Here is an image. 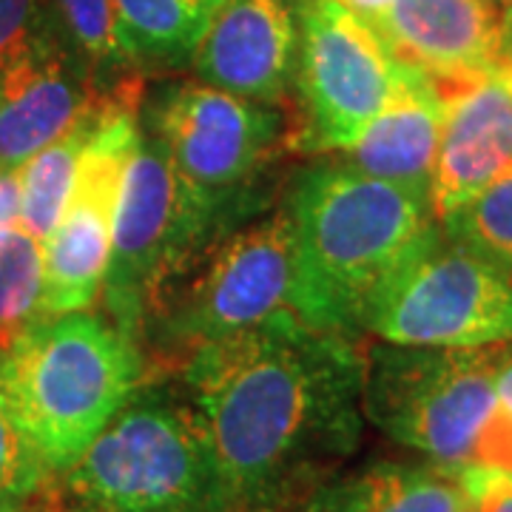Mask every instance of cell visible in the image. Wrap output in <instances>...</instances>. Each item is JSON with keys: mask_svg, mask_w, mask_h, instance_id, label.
Here are the masks:
<instances>
[{"mask_svg": "<svg viewBox=\"0 0 512 512\" xmlns=\"http://www.w3.org/2000/svg\"><path fill=\"white\" fill-rule=\"evenodd\" d=\"M339 6H345V9H350L353 15H359V18L365 20H373L379 12H382L384 6L390 3V0H336Z\"/></svg>", "mask_w": 512, "mask_h": 512, "instance_id": "28", "label": "cell"}, {"mask_svg": "<svg viewBox=\"0 0 512 512\" xmlns=\"http://www.w3.org/2000/svg\"><path fill=\"white\" fill-rule=\"evenodd\" d=\"M456 478L467 493L470 512H512V476L470 467Z\"/></svg>", "mask_w": 512, "mask_h": 512, "instance_id": "26", "label": "cell"}, {"mask_svg": "<svg viewBox=\"0 0 512 512\" xmlns=\"http://www.w3.org/2000/svg\"><path fill=\"white\" fill-rule=\"evenodd\" d=\"M436 86L444 123L430 202L441 220L512 174V63L501 60L490 72Z\"/></svg>", "mask_w": 512, "mask_h": 512, "instance_id": "12", "label": "cell"}, {"mask_svg": "<svg viewBox=\"0 0 512 512\" xmlns=\"http://www.w3.org/2000/svg\"><path fill=\"white\" fill-rule=\"evenodd\" d=\"M191 63L202 83L276 106L296 80V6L288 0H222Z\"/></svg>", "mask_w": 512, "mask_h": 512, "instance_id": "13", "label": "cell"}, {"mask_svg": "<svg viewBox=\"0 0 512 512\" xmlns=\"http://www.w3.org/2000/svg\"><path fill=\"white\" fill-rule=\"evenodd\" d=\"M439 225L444 237L512 271V174L495 180L478 197L441 217Z\"/></svg>", "mask_w": 512, "mask_h": 512, "instance_id": "21", "label": "cell"}, {"mask_svg": "<svg viewBox=\"0 0 512 512\" xmlns=\"http://www.w3.org/2000/svg\"><path fill=\"white\" fill-rule=\"evenodd\" d=\"M510 350L373 345L365 353L362 410L384 436L458 476L493 413L498 370Z\"/></svg>", "mask_w": 512, "mask_h": 512, "instance_id": "7", "label": "cell"}, {"mask_svg": "<svg viewBox=\"0 0 512 512\" xmlns=\"http://www.w3.org/2000/svg\"><path fill=\"white\" fill-rule=\"evenodd\" d=\"M504 20L487 0H390L367 23L399 60L450 83L504 60Z\"/></svg>", "mask_w": 512, "mask_h": 512, "instance_id": "15", "label": "cell"}, {"mask_svg": "<svg viewBox=\"0 0 512 512\" xmlns=\"http://www.w3.org/2000/svg\"><path fill=\"white\" fill-rule=\"evenodd\" d=\"M490 6H495V9H501V12H510L512 9V0H487Z\"/></svg>", "mask_w": 512, "mask_h": 512, "instance_id": "30", "label": "cell"}, {"mask_svg": "<svg viewBox=\"0 0 512 512\" xmlns=\"http://www.w3.org/2000/svg\"><path fill=\"white\" fill-rule=\"evenodd\" d=\"M146 384L140 348L109 319H40L0 353V402L60 476Z\"/></svg>", "mask_w": 512, "mask_h": 512, "instance_id": "3", "label": "cell"}, {"mask_svg": "<svg viewBox=\"0 0 512 512\" xmlns=\"http://www.w3.org/2000/svg\"><path fill=\"white\" fill-rule=\"evenodd\" d=\"M359 328L410 348L512 345V271L441 231L376 293Z\"/></svg>", "mask_w": 512, "mask_h": 512, "instance_id": "8", "label": "cell"}, {"mask_svg": "<svg viewBox=\"0 0 512 512\" xmlns=\"http://www.w3.org/2000/svg\"><path fill=\"white\" fill-rule=\"evenodd\" d=\"M60 476L86 512H231L194 404L146 384Z\"/></svg>", "mask_w": 512, "mask_h": 512, "instance_id": "4", "label": "cell"}, {"mask_svg": "<svg viewBox=\"0 0 512 512\" xmlns=\"http://www.w3.org/2000/svg\"><path fill=\"white\" fill-rule=\"evenodd\" d=\"M293 291V222L282 205L234 234L228 231L191 265L148 319L140 353L151 345L148 367L154 370L180 367L202 345L296 316Z\"/></svg>", "mask_w": 512, "mask_h": 512, "instance_id": "6", "label": "cell"}, {"mask_svg": "<svg viewBox=\"0 0 512 512\" xmlns=\"http://www.w3.org/2000/svg\"><path fill=\"white\" fill-rule=\"evenodd\" d=\"M55 476L0 402V512H26Z\"/></svg>", "mask_w": 512, "mask_h": 512, "instance_id": "23", "label": "cell"}, {"mask_svg": "<svg viewBox=\"0 0 512 512\" xmlns=\"http://www.w3.org/2000/svg\"><path fill=\"white\" fill-rule=\"evenodd\" d=\"M43 319V242L26 228L0 239V353Z\"/></svg>", "mask_w": 512, "mask_h": 512, "instance_id": "20", "label": "cell"}, {"mask_svg": "<svg viewBox=\"0 0 512 512\" xmlns=\"http://www.w3.org/2000/svg\"><path fill=\"white\" fill-rule=\"evenodd\" d=\"M134 60L191 57L222 0H111Z\"/></svg>", "mask_w": 512, "mask_h": 512, "instance_id": "19", "label": "cell"}, {"mask_svg": "<svg viewBox=\"0 0 512 512\" xmlns=\"http://www.w3.org/2000/svg\"><path fill=\"white\" fill-rule=\"evenodd\" d=\"M510 63H512V60H510Z\"/></svg>", "mask_w": 512, "mask_h": 512, "instance_id": "31", "label": "cell"}, {"mask_svg": "<svg viewBox=\"0 0 512 512\" xmlns=\"http://www.w3.org/2000/svg\"><path fill=\"white\" fill-rule=\"evenodd\" d=\"M285 512H470L467 493L441 467L379 461L333 473Z\"/></svg>", "mask_w": 512, "mask_h": 512, "instance_id": "17", "label": "cell"}, {"mask_svg": "<svg viewBox=\"0 0 512 512\" xmlns=\"http://www.w3.org/2000/svg\"><path fill=\"white\" fill-rule=\"evenodd\" d=\"M302 143L345 151L407 86L416 66L387 49L365 18L336 0H296Z\"/></svg>", "mask_w": 512, "mask_h": 512, "instance_id": "11", "label": "cell"}, {"mask_svg": "<svg viewBox=\"0 0 512 512\" xmlns=\"http://www.w3.org/2000/svg\"><path fill=\"white\" fill-rule=\"evenodd\" d=\"M180 183L231 217L251 214L256 180L285 148L288 120L274 103L245 100L208 83L165 89L146 117Z\"/></svg>", "mask_w": 512, "mask_h": 512, "instance_id": "9", "label": "cell"}, {"mask_svg": "<svg viewBox=\"0 0 512 512\" xmlns=\"http://www.w3.org/2000/svg\"><path fill=\"white\" fill-rule=\"evenodd\" d=\"M296 316L322 330L359 328L367 305L441 234L427 194L345 163L316 165L288 197Z\"/></svg>", "mask_w": 512, "mask_h": 512, "instance_id": "2", "label": "cell"}, {"mask_svg": "<svg viewBox=\"0 0 512 512\" xmlns=\"http://www.w3.org/2000/svg\"><path fill=\"white\" fill-rule=\"evenodd\" d=\"M231 512H285L362 441L365 353L345 330L282 316L180 365Z\"/></svg>", "mask_w": 512, "mask_h": 512, "instance_id": "1", "label": "cell"}, {"mask_svg": "<svg viewBox=\"0 0 512 512\" xmlns=\"http://www.w3.org/2000/svg\"><path fill=\"white\" fill-rule=\"evenodd\" d=\"M444 97L430 74L413 72L393 103L342 151V163L373 180L402 185L430 197L439 154Z\"/></svg>", "mask_w": 512, "mask_h": 512, "instance_id": "16", "label": "cell"}, {"mask_svg": "<svg viewBox=\"0 0 512 512\" xmlns=\"http://www.w3.org/2000/svg\"><path fill=\"white\" fill-rule=\"evenodd\" d=\"M470 467L495 470V473L512 476V350L510 356H507V362L498 370L493 413H490V419H487L481 436H478L476 453H473Z\"/></svg>", "mask_w": 512, "mask_h": 512, "instance_id": "24", "label": "cell"}, {"mask_svg": "<svg viewBox=\"0 0 512 512\" xmlns=\"http://www.w3.org/2000/svg\"><path fill=\"white\" fill-rule=\"evenodd\" d=\"M231 222V214L194 197L180 183L163 146L143 131L120 188L103 279L111 325L140 348L160 302L228 234Z\"/></svg>", "mask_w": 512, "mask_h": 512, "instance_id": "5", "label": "cell"}, {"mask_svg": "<svg viewBox=\"0 0 512 512\" xmlns=\"http://www.w3.org/2000/svg\"><path fill=\"white\" fill-rule=\"evenodd\" d=\"M140 80L123 77L100 97L72 197L43 242V319L89 311L103 291L123 177L140 143Z\"/></svg>", "mask_w": 512, "mask_h": 512, "instance_id": "10", "label": "cell"}, {"mask_svg": "<svg viewBox=\"0 0 512 512\" xmlns=\"http://www.w3.org/2000/svg\"><path fill=\"white\" fill-rule=\"evenodd\" d=\"M20 225V171L0 168V239Z\"/></svg>", "mask_w": 512, "mask_h": 512, "instance_id": "27", "label": "cell"}, {"mask_svg": "<svg viewBox=\"0 0 512 512\" xmlns=\"http://www.w3.org/2000/svg\"><path fill=\"white\" fill-rule=\"evenodd\" d=\"M43 35H49L46 0H0V72Z\"/></svg>", "mask_w": 512, "mask_h": 512, "instance_id": "25", "label": "cell"}, {"mask_svg": "<svg viewBox=\"0 0 512 512\" xmlns=\"http://www.w3.org/2000/svg\"><path fill=\"white\" fill-rule=\"evenodd\" d=\"M63 32L72 40L74 52L83 57L92 80L126 69L134 60L128 52L117 12L111 0H52Z\"/></svg>", "mask_w": 512, "mask_h": 512, "instance_id": "22", "label": "cell"}, {"mask_svg": "<svg viewBox=\"0 0 512 512\" xmlns=\"http://www.w3.org/2000/svg\"><path fill=\"white\" fill-rule=\"evenodd\" d=\"M504 60H512V9L504 20Z\"/></svg>", "mask_w": 512, "mask_h": 512, "instance_id": "29", "label": "cell"}, {"mask_svg": "<svg viewBox=\"0 0 512 512\" xmlns=\"http://www.w3.org/2000/svg\"><path fill=\"white\" fill-rule=\"evenodd\" d=\"M89 69L52 32L0 72V168L20 171L100 103Z\"/></svg>", "mask_w": 512, "mask_h": 512, "instance_id": "14", "label": "cell"}, {"mask_svg": "<svg viewBox=\"0 0 512 512\" xmlns=\"http://www.w3.org/2000/svg\"><path fill=\"white\" fill-rule=\"evenodd\" d=\"M97 106L86 120L69 128L55 143L40 148L20 168V228H26L40 242H46L55 231V225L66 211V202L72 197L77 165L89 143Z\"/></svg>", "mask_w": 512, "mask_h": 512, "instance_id": "18", "label": "cell"}]
</instances>
